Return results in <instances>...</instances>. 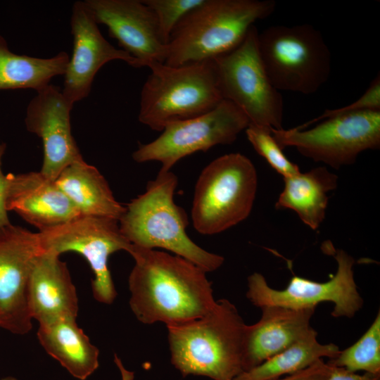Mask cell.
I'll list each match as a JSON object with an SVG mask.
<instances>
[{
    "mask_svg": "<svg viewBox=\"0 0 380 380\" xmlns=\"http://www.w3.org/2000/svg\"><path fill=\"white\" fill-rule=\"evenodd\" d=\"M129 305L144 324L167 327L201 318L215 305L206 272L178 255L132 244Z\"/></svg>",
    "mask_w": 380,
    "mask_h": 380,
    "instance_id": "cell-1",
    "label": "cell"
},
{
    "mask_svg": "<svg viewBox=\"0 0 380 380\" xmlns=\"http://www.w3.org/2000/svg\"><path fill=\"white\" fill-rule=\"evenodd\" d=\"M246 326L235 305L227 299L217 300L201 318L167 326L172 364L184 376L233 380L243 372Z\"/></svg>",
    "mask_w": 380,
    "mask_h": 380,
    "instance_id": "cell-2",
    "label": "cell"
},
{
    "mask_svg": "<svg viewBox=\"0 0 380 380\" xmlns=\"http://www.w3.org/2000/svg\"><path fill=\"white\" fill-rule=\"evenodd\" d=\"M274 0H204L172 30L164 63L213 61L236 48L257 20L275 11Z\"/></svg>",
    "mask_w": 380,
    "mask_h": 380,
    "instance_id": "cell-3",
    "label": "cell"
},
{
    "mask_svg": "<svg viewBox=\"0 0 380 380\" xmlns=\"http://www.w3.org/2000/svg\"><path fill=\"white\" fill-rule=\"evenodd\" d=\"M177 177L159 171L144 194L125 207L118 220L122 234L133 245L161 248L193 262L205 272L218 269L224 258L196 244L187 235V215L174 200Z\"/></svg>",
    "mask_w": 380,
    "mask_h": 380,
    "instance_id": "cell-4",
    "label": "cell"
},
{
    "mask_svg": "<svg viewBox=\"0 0 380 380\" xmlns=\"http://www.w3.org/2000/svg\"><path fill=\"white\" fill-rule=\"evenodd\" d=\"M148 68L138 119L153 130L206 113L223 100L213 61L179 66L155 62Z\"/></svg>",
    "mask_w": 380,
    "mask_h": 380,
    "instance_id": "cell-5",
    "label": "cell"
},
{
    "mask_svg": "<svg viewBox=\"0 0 380 380\" xmlns=\"http://www.w3.org/2000/svg\"><path fill=\"white\" fill-rule=\"evenodd\" d=\"M258 176L251 160L239 153L221 156L201 171L191 208L194 229L201 234L222 232L250 215Z\"/></svg>",
    "mask_w": 380,
    "mask_h": 380,
    "instance_id": "cell-6",
    "label": "cell"
},
{
    "mask_svg": "<svg viewBox=\"0 0 380 380\" xmlns=\"http://www.w3.org/2000/svg\"><path fill=\"white\" fill-rule=\"evenodd\" d=\"M258 42L265 69L279 91L309 95L328 80L331 52L312 25H272L258 32Z\"/></svg>",
    "mask_w": 380,
    "mask_h": 380,
    "instance_id": "cell-7",
    "label": "cell"
},
{
    "mask_svg": "<svg viewBox=\"0 0 380 380\" xmlns=\"http://www.w3.org/2000/svg\"><path fill=\"white\" fill-rule=\"evenodd\" d=\"M258 30L253 25L234 50L213 61L223 100L240 108L250 124L281 129L284 101L272 84L258 49Z\"/></svg>",
    "mask_w": 380,
    "mask_h": 380,
    "instance_id": "cell-8",
    "label": "cell"
},
{
    "mask_svg": "<svg viewBox=\"0 0 380 380\" xmlns=\"http://www.w3.org/2000/svg\"><path fill=\"white\" fill-rule=\"evenodd\" d=\"M271 132L282 149L293 146L303 156L338 169L354 163L362 151L379 148L380 111L338 115L310 129Z\"/></svg>",
    "mask_w": 380,
    "mask_h": 380,
    "instance_id": "cell-9",
    "label": "cell"
},
{
    "mask_svg": "<svg viewBox=\"0 0 380 380\" xmlns=\"http://www.w3.org/2000/svg\"><path fill=\"white\" fill-rule=\"evenodd\" d=\"M249 124L240 108L222 100L206 113L167 125L156 139L139 144L132 158L137 163L158 161L160 171H170L184 157L232 144Z\"/></svg>",
    "mask_w": 380,
    "mask_h": 380,
    "instance_id": "cell-10",
    "label": "cell"
},
{
    "mask_svg": "<svg viewBox=\"0 0 380 380\" xmlns=\"http://www.w3.org/2000/svg\"><path fill=\"white\" fill-rule=\"evenodd\" d=\"M324 251L331 252L337 262V270L327 282H317L293 276L286 289L271 288L265 278L254 272L248 277L246 296L260 308L280 306L293 309L316 308L324 301L334 303L331 315L352 317L362 308L363 300L355 282L353 266L355 260L346 251L336 250L326 241Z\"/></svg>",
    "mask_w": 380,
    "mask_h": 380,
    "instance_id": "cell-11",
    "label": "cell"
},
{
    "mask_svg": "<svg viewBox=\"0 0 380 380\" xmlns=\"http://www.w3.org/2000/svg\"><path fill=\"white\" fill-rule=\"evenodd\" d=\"M44 251L60 255L65 252L82 255L94 275V298L110 304L117 293L108 266L109 256L118 251L129 252L132 244L122 234L118 220L80 216L63 224L38 232Z\"/></svg>",
    "mask_w": 380,
    "mask_h": 380,
    "instance_id": "cell-12",
    "label": "cell"
},
{
    "mask_svg": "<svg viewBox=\"0 0 380 380\" xmlns=\"http://www.w3.org/2000/svg\"><path fill=\"white\" fill-rule=\"evenodd\" d=\"M43 252L38 232L11 224L0 229V327L13 334L32 329L29 281Z\"/></svg>",
    "mask_w": 380,
    "mask_h": 380,
    "instance_id": "cell-13",
    "label": "cell"
},
{
    "mask_svg": "<svg viewBox=\"0 0 380 380\" xmlns=\"http://www.w3.org/2000/svg\"><path fill=\"white\" fill-rule=\"evenodd\" d=\"M98 24L105 25L121 49L138 61L141 67L164 63L167 43L153 11L142 0H85Z\"/></svg>",
    "mask_w": 380,
    "mask_h": 380,
    "instance_id": "cell-14",
    "label": "cell"
},
{
    "mask_svg": "<svg viewBox=\"0 0 380 380\" xmlns=\"http://www.w3.org/2000/svg\"><path fill=\"white\" fill-rule=\"evenodd\" d=\"M73 105L59 87L50 84L37 91L27 107L26 129L42 141L40 172L53 181L67 166L83 159L72 134Z\"/></svg>",
    "mask_w": 380,
    "mask_h": 380,
    "instance_id": "cell-15",
    "label": "cell"
},
{
    "mask_svg": "<svg viewBox=\"0 0 380 380\" xmlns=\"http://www.w3.org/2000/svg\"><path fill=\"white\" fill-rule=\"evenodd\" d=\"M98 25L84 1L74 3L70 17L73 50L61 89L73 104L88 96L95 75L108 62L120 60L132 67L141 68L137 59L110 44Z\"/></svg>",
    "mask_w": 380,
    "mask_h": 380,
    "instance_id": "cell-16",
    "label": "cell"
},
{
    "mask_svg": "<svg viewBox=\"0 0 380 380\" xmlns=\"http://www.w3.org/2000/svg\"><path fill=\"white\" fill-rule=\"evenodd\" d=\"M7 177V211H14L39 232L81 216L56 182L40 171L8 174Z\"/></svg>",
    "mask_w": 380,
    "mask_h": 380,
    "instance_id": "cell-17",
    "label": "cell"
},
{
    "mask_svg": "<svg viewBox=\"0 0 380 380\" xmlns=\"http://www.w3.org/2000/svg\"><path fill=\"white\" fill-rule=\"evenodd\" d=\"M261 309L260 320L245 328L243 372L258 366L315 331L310 322L315 308L293 309L266 306Z\"/></svg>",
    "mask_w": 380,
    "mask_h": 380,
    "instance_id": "cell-18",
    "label": "cell"
},
{
    "mask_svg": "<svg viewBox=\"0 0 380 380\" xmlns=\"http://www.w3.org/2000/svg\"><path fill=\"white\" fill-rule=\"evenodd\" d=\"M60 255L44 251L32 268L28 288L30 315L39 324L76 319L78 298L66 264Z\"/></svg>",
    "mask_w": 380,
    "mask_h": 380,
    "instance_id": "cell-19",
    "label": "cell"
},
{
    "mask_svg": "<svg viewBox=\"0 0 380 380\" xmlns=\"http://www.w3.org/2000/svg\"><path fill=\"white\" fill-rule=\"evenodd\" d=\"M55 182L81 216L119 220L125 210L99 170L83 159L67 166Z\"/></svg>",
    "mask_w": 380,
    "mask_h": 380,
    "instance_id": "cell-20",
    "label": "cell"
},
{
    "mask_svg": "<svg viewBox=\"0 0 380 380\" xmlns=\"http://www.w3.org/2000/svg\"><path fill=\"white\" fill-rule=\"evenodd\" d=\"M38 339L44 350L74 377L84 380L99 367V349L91 343L76 319L39 324Z\"/></svg>",
    "mask_w": 380,
    "mask_h": 380,
    "instance_id": "cell-21",
    "label": "cell"
},
{
    "mask_svg": "<svg viewBox=\"0 0 380 380\" xmlns=\"http://www.w3.org/2000/svg\"><path fill=\"white\" fill-rule=\"evenodd\" d=\"M284 181L275 208L293 210L303 223L317 229L325 218L328 194L337 187V175L325 167H318L285 177Z\"/></svg>",
    "mask_w": 380,
    "mask_h": 380,
    "instance_id": "cell-22",
    "label": "cell"
},
{
    "mask_svg": "<svg viewBox=\"0 0 380 380\" xmlns=\"http://www.w3.org/2000/svg\"><path fill=\"white\" fill-rule=\"evenodd\" d=\"M69 59L65 51L48 58L15 53L0 35V90L39 91L50 84L53 77L65 74Z\"/></svg>",
    "mask_w": 380,
    "mask_h": 380,
    "instance_id": "cell-23",
    "label": "cell"
},
{
    "mask_svg": "<svg viewBox=\"0 0 380 380\" xmlns=\"http://www.w3.org/2000/svg\"><path fill=\"white\" fill-rule=\"evenodd\" d=\"M315 330L305 338L268 358L252 369L242 372L233 380H276L284 374L304 369L323 357H336L340 352L334 343L321 344Z\"/></svg>",
    "mask_w": 380,
    "mask_h": 380,
    "instance_id": "cell-24",
    "label": "cell"
},
{
    "mask_svg": "<svg viewBox=\"0 0 380 380\" xmlns=\"http://www.w3.org/2000/svg\"><path fill=\"white\" fill-rule=\"evenodd\" d=\"M330 366L343 367L355 372L362 370L380 373V313L366 332L353 345L339 352L327 362Z\"/></svg>",
    "mask_w": 380,
    "mask_h": 380,
    "instance_id": "cell-25",
    "label": "cell"
},
{
    "mask_svg": "<svg viewBox=\"0 0 380 380\" xmlns=\"http://www.w3.org/2000/svg\"><path fill=\"white\" fill-rule=\"evenodd\" d=\"M245 132L255 151L284 178L300 172L299 167L286 157L272 136L271 129L249 124Z\"/></svg>",
    "mask_w": 380,
    "mask_h": 380,
    "instance_id": "cell-26",
    "label": "cell"
},
{
    "mask_svg": "<svg viewBox=\"0 0 380 380\" xmlns=\"http://www.w3.org/2000/svg\"><path fill=\"white\" fill-rule=\"evenodd\" d=\"M153 11L160 31L168 44L170 34L177 25L204 0H142Z\"/></svg>",
    "mask_w": 380,
    "mask_h": 380,
    "instance_id": "cell-27",
    "label": "cell"
},
{
    "mask_svg": "<svg viewBox=\"0 0 380 380\" xmlns=\"http://www.w3.org/2000/svg\"><path fill=\"white\" fill-rule=\"evenodd\" d=\"M363 110L380 111L379 74L372 81L366 91L355 101L336 109H327L321 115L293 128L298 130L305 129L312 124L334 116Z\"/></svg>",
    "mask_w": 380,
    "mask_h": 380,
    "instance_id": "cell-28",
    "label": "cell"
},
{
    "mask_svg": "<svg viewBox=\"0 0 380 380\" xmlns=\"http://www.w3.org/2000/svg\"><path fill=\"white\" fill-rule=\"evenodd\" d=\"M330 366L319 359L308 367L276 380H328Z\"/></svg>",
    "mask_w": 380,
    "mask_h": 380,
    "instance_id": "cell-29",
    "label": "cell"
},
{
    "mask_svg": "<svg viewBox=\"0 0 380 380\" xmlns=\"http://www.w3.org/2000/svg\"><path fill=\"white\" fill-rule=\"evenodd\" d=\"M6 144L0 141V229L11 224L8 211L6 208V196L8 186V177L1 170L2 158L6 150Z\"/></svg>",
    "mask_w": 380,
    "mask_h": 380,
    "instance_id": "cell-30",
    "label": "cell"
},
{
    "mask_svg": "<svg viewBox=\"0 0 380 380\" xmlns=\"http://www.w3.org/2000/svg\"><path fill=\"white\" fill-rule=\"evenodd\" d=\"M328 380H380V373L365 372L360 375L343 367L330 366Z\"/></svg>",
    "mask_w": 380,
    "mask_h": 380,
    "instance_id": "cell-31",
    "label": "cell"
},
{
    "mask_svg": "<svg viewBox=\"0 0 380 380\" xmlns=\"http://www.w3.org/2000/svg\"><path fill=\"white\" fill-rule=\"evenodd\" d=\"M114 361L120 369L121 376H122V380H133L134 373L132 372L127 370L124 367L121 360L116 355H115Z\"/></svg>",
    "mask_w": 380,
    "mask_h": 380,
    "instance_id": "cell-32",
    "label": "cell"
},
{
    "mask_svg": "<svg viewBox=\"0 0 380 380\" xmlns=\"http://www.w3.org/2000/svg\"><path fill=\"white\" fill-rule=\"evenodd\" d=\"M0 380H17L15 378L12 376H8L4 379H0Z\"/></svg>",
    "mask_w": 380,
    "mask_h": 380,
    "instance_id": "cell-33",
    "label": "cell"
}]
</instances>
